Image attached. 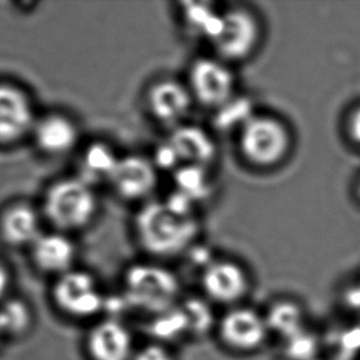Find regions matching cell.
<instances>
[{
	"label": "cell",
	"instance_id": "cell-25",
	"mask_svg": "<svg viewBox=\"0 0 360 360\" xmlns=\"http://www.w3.org/2000/svg\"><path fill=\"white\" fill-rule=\"evenodd\" d=\"M131 360H181L176 347L162 342L148 341L139 343Z\"/></svg>",
	"mask_w": 360,
	"mask_h": 360
},
{
	"label": "cell",
	"instance_id": "cell-19",
	"mask_svg": "<svg viewBox=\"0 0 360 360\" xmlns=\"http://www.w3.org/2000/svg\"><path fill=\"white\" fill-rule=\"evenodd\" d=\"M272 340L278 342L305 330V314L300 304L290 297H277L262 309Z\"/></svg>",
	"mask_w": 360,
	"mask_h": 360
},
{
	"label": "cell",
	"instance_id": "cell-4",
	"mask_svg": "<svg viewBox=\"0 0 360 360\" xmlns=\"http://www.w3.org/2000/svg\"><path fill=\"white\" fill-rule=\"evenodd\" d=\"M98 210L96 188L73 175L54 181L47 187L39 210L52 229L70 235L93 224Z\"/></svg>",
	"mask_w": 360,
	"mask_h": 360
},
{
	"label": "cell",
	"instance_id": "cell-5",
	"mask_svg": "<svg viewBox=\"0 0 360 360\" xmlns=\"http://www.w3.org/2000/svg\"><path fill=\"white\" fill-rule=\"evenodd\" d=\"M108 297L95 274L79 267L54 278L49 292L59 316L85 326L105 316Z\"/></svg>",
	"mask_w": 360,
	"mask_h": 360
},
{
	"label": "cell",
	"instance_id": "cell-18",
	"mask_svg": "<svg viewBox=\"0 0 360 360\" xmlns=\"http://www.w3.org/2000/svg\"><path fill=\"white\" fill-rule=\"evenodd\" d=\"M121 156L108 141H91L80 150L75 176L96 190L108 186Z\"/></svg>",
	"mask_w": 360,
	"mask_h": 360
},
{
	"label": "cell",
	"instance_id": "cell-14",
	"mask_svg": "<svg viewBox=\"0 0 360 360\" xmlns=\"http://www.w3.org/2000/svg\"><path fill=\"white\" fill-rule=\"evenodd\" d=\"M164 141L174 153L179 169L182 166L210 169L218 158V146L212 133L188 122L170 129Z\"/></svg>",
	"mask_w": 360,
	"mask_h": 360
},
{
	"label": "cell",
	"instance_id": "cell-1",
	"mask_svg": "<svg viewBox=\"0 0 360 360\" xmlns=\"http://www.w3.org/2000/svg\"><path fill=\"white\" fill-rule=\"evenodd\" d=\"M195 207L176 192L165 200L141 205L133 230L148 259L166 263L188 255L198 245L202 226Z\"/></svg>",
	"mask_w": 360,
	"mask_h": 360
},
{
	"label": "cell",
	"instance_id": "cell-2",
	"mask_svg": "<svg viewBox=\"0 0 360 360\" xmlns=\"http://www.w3.org/2000/svg\"><path fill=\"white\" fill-rule=\"evenodd\" d=\"M118 292L127 310L146 320L169 311L185 297L180 276L166 263L148 258L124 269Z\"/></svg>",
	"mask_w": 360,
	"mask_h": 360
},
{
	"label": "cell",
	"instance_id": "cell-13",
	"mask_svg": "<svg viewBox=\"0 0 360 360\" xmlns=\"http://www.w3.org/2000/svg\"><path fill=\"white\" fill-rule=\"evenodd\" d=\"M37 117L26 90L16 84L0 83V146H16L31 136Z\"/></svg>",
	"mask_w": 360,
	"mask_h": 360
},
{
	"label": "cell",
	"instance_id": "cell-28",
	"mask_svg": "<svg viewBox=\"0 0 360 360\" xmlns=\"http://www.w3.org/2000/svg\"><path fill=\"white\" fill-rule=\"evenodd\" d=\"M4 341V337H3V335H1V332H0V347H1V345H3V342Z\"/></svg>",
	"mask_w": 360,
	"mask_h": 360
},
{
	"label": "cell",
	"instance_id": "cell-12",
	"mask_svg": "<svg viewBox=\"0 0 360 360\" xmlns=\"http://www.w3.org/2000/svg\"><path fill=\"white\" fill-rule=\"evenodd\" d=\"M159 176L160 171L151 158L128 154L121 156L108 187L120 200L144 205L154 200Z\"/></svg>",
	"mask_w": 360,
	"mask_h": 360
},
{
	"label": "cell",
	"instance_id": "cell-21",
	"mask_svg": "<svg viewBox=\"0 0 360 360\" xmlns=\"http://www.w3.org/2000/svg\"><path fill=\"white\" fill-rule=\"evenodd\" d=\"M221 10L213 3H185L180 9L181 21L191 36L210 44L218 31Z\"/></svg>",
	"mask_w": 360,
	"mask_h": 360
},
{
	"label": "cell",
	"instance_id": "cell-9",
	"mask_svg": "<svg viewBox=\"0 0 360 360\" xmlns=\"http://www.w3.org/2000/svg\"><path fill=\"white\" fill-rule=\"evenodd\" d=\"M185 83L195 105L213 112L239 95L234 65L213 54L191 63Z\"/></svg>",
	"mask_w": 360,
	"mask_h": 360
},
{
	"label": "cell",
	"instance_id": "cell-10",
	"mask_svg": "<svg viewBox=\"0 0 360 360\" xmlns=\"http://www.w3.org/2000/svg\"><path fill=\"white\" fill-rule=\"evenodd\" d=\"M138 345L124 319L103 316L86 326L82 349L85 360H131Z\"/></svg>",
	"mask_w": 360,
	"mask_h": 360
},
{
	"label": "cell",
	"instance_id": "cell-20",
	"mask_svg": "<svg viewBox=\"0 0 360 360\" xmlns=\"http://www.w3.org/2000/svg\"><path fill=\"white\" fill-rule=\"evenodd\" d=\"M34 326V309L25 299L11 295L0 302V332L4 340H21Z\"/></svg>",
	"mask_w": 360,
	"mask_h": 360
},
{
	"label": "cell",
	"instance_id": "cell-22",
	"mask_svg": "<svg viewBox=\"0 0 360 360\" xmlns=\"http://www.w3.org/2000/svg\"><path fill=\"white\" fill-rule=\"evenodd\" d=\"M181 307L187 320L191 341L200 340L208 336V333L213 336L218 315H214V307L205 297L200 294L197 297H185L181 302Z\"/></svg>",
	"mask_w": 360,
	"mask_h": 360
},
{
	"label": "cell",
	"instance_id": "cell-23",
	"mask_svg": "<svg viewBox=\"0 0 360 360\" xmlns=\"http://www.w3.org/2000/svg\"><path fill=\"white\" fill-rule=\"evenodd\" d=\"M210 170L198 166H182L174 172L175 192L197 205L210 195L212 187Z\"/></svg>",
	"mask_w": 360,
	"mask_h": 360
},
{
	"label": "cell",
	"instance_id": "cell-7",
	"mask_svg": "<svg viewBox=\"0 0 360 360\" xmlns=\"http://www.w3.org/2000/svg\"><path fill=\"white\" fill-rule=\"evenodd\" d=\"M264 37V26L255 10L234 5L221 10L219 26L210 41L212 54L235 65L252 58Z\"/></svg>",
	"mask_w": 360,
	"mask_h": 360
},
{
	"label": "cell",
	"instance_id": "cell-15",
	"mask_svg": "<svg viewBox=\"0 0 360 360\" xmlns=\"http://www.w3.org/2000/svg\"><path fill=\"white\" fill-rule=\"evenodd\" d=\"M30 138L42 155L63 158L78 148L80 128L67 113H44L37 117Z\"/></svg>",
	"mask_w": 360,
	"mask_h": 360
},
{
	"label": "cell",
	"instance_id": "cell-24",
	"mask_svg": "<svg viewBox=\"0 0 360 360\" xmlns=\"http://www.w3.org/2000/svg\"><path fill=\"white\" fill-rule=\"evenodd\" d=\"M341 134L349 149L360 155V98L353 101L342 115Z\"/></svg>",
	"mask_w": 360,
	"mask_h": 360
},
{
	"label": "cell",
	"instance_id": "cell-11",
	"mask_svg": "<svg viewBox=\"0 0 360 360\" xmlns=\"http://www.w3.org/2000/svg\"><path fill=\"white\" fill-rule=\"evenodd\" d=\"M144 103L149 116L167 131L187 123L195 103L187 84L175 78H160L146 89Z\"/></svg>",
	"mask_w": 360,
	"mask_h": 360
},
{
	"label": "cell",
	"instance_id": "cell-3",
	"mask_svg": "<svg viewBox=\"0 0 360 360\" xmlns=\"http://www.w3.org/2000/svg\"><path fill=\"white\" fill-rule=\"evenodd\" d=\"M238 151L246 165L259 171L284 165L295 148V134L287 120L268 112H255L236 131Z\"/></svg>",
	"mask_w": 360,
	"mask_h": 360
},
{
	"label": "cell",
	"instance_id": "cell-27",
	"mask_svg": "<svg viewBox=\"0 0 360 360\" xmlns=\"http://www.w3.org/2000/svg\"><path fill=\"white\" fill-rule=\"evenodd\" d=\"M352 192H353V198L356 200V205L360 207V174L354 179Z\"/></svg>",
	"mask_w": 360,
	"mask_h": 360
},
{
	"label": "cell",
	"instance_id": "cell-16",
	"mask_svg": "<svg viewBox=\"0 0 360 360\" xmlns=\"http://www.w3.org/2000/svg\"><path fill=\"white\" fill-rule=\"evenodd\" d=\"M29 250L34 267L53 279L77 267L78 248L70 235L56 230L42 233Z\"/></svg>",
	"mask_w": 360,
	"mask_h": 360
},
{
	"label": "cell",
	"instance_id": "cell-6",
	"mask_svg": "<svg viewBox=\"0 0 360 360\" xmlns=\"http://www.w3.org/2000/svg\"><path fill=\"white\" fill-rule=\"evenodd\" d=\"M213 337L225 353L238 358L257 356L273 341L262 309L250 302L221 310Z\"/></svg>",
	"mask_w": 360,
	"mask_h": 360
},
{
	"label": "cell",
	"instance_id": "cell-17",
	"mask_svg": "<svg viewBox=\"0 0 360 360\" xmlns=\"http://www.w3.org/2000/svg\"><path fill=\"white\" fill-rule=\"evenodd\" d=\"M42 233V214L34 205L16 202L0 212V240L8 248H30Z\"/></svg>",
	"mask_w": 360,
	"mask_h": 360
},
{
	"label": "cell",
	"instance_id": "cell-26",
	"mask_svg": "<svg viewBox=\"0 0 360 360\" xmlns=\"http://www.w3.org/2000/svg\"><path fill=\"white\" fill-rule=\"evenodd\" d=\"M11 287H13V273L8 267V264L0 259V302L11 297L10 294Z\"/></svg>",
	"mask_w": 360,
	"mask_h": 360
},
{
	"label": "cell",
	"instance_id": "cell-8",
	"mask_svg": "<svg viewBox=\"0 0 360 360\" xmlns=\"http://www.w3.org/2000/svg\"><path fill=\"white\" fill-rule=\"evenodd\" d=\"M200 295L221 310L248 302L252 274L243 263L229 257H212L198 276Z\"/></svg>",
	"mask_w": 360,
	"mask_h": 360
}]
</instances>
